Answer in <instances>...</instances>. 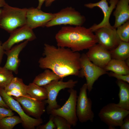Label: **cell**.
<instances>
[{
    "label": "cell",
    "instance_id": "obj_22",
    "mask_svg": "<svg viewBox=\"0 0 129 129\" xmlns=\"http://www.w3.org/2000/svg\"><path fill=\"white\" fill-rule=\"evenodd\" d=\"M109 51L112 59L125 61L129 59V42L121 40L116 48Z\"/></svg>",
    "mask_w": 129,
    "mask_h": 129
},
{
    "label": "cell",
    "instance_id": "obj_15",
    "mask_svg": "<svg viewBox=\"0 0 129 129\" xmlns=\"http://www.w3.org/2000/svg\"><path fill=\"white\" fill-rule=\"evenodd\" d=\"M118 0H110L109 6L107 0H101L97 2L90 3L84 5L85 7L90 9L98 7L101 10L103 13L104 17L101 22L98 24H94L89 28L92 32H93L97 29L102 27L111 25L109 22L110 17Z\"/></svg>",
    "mask_w": 129,
    "mask_h": 129
},
{
    "label": "cell",
    "instance_id": "obj_16",
    "mask_svg": "<svg viewBox=\"0 0 129 129\" xmlns=\"http://www.w3.org/2000/svg\"><path fill=\"white\" fill-rule=\"evenodd\" d=\"M86 54L94 64L103 69L112 59L109 51L98 43L89 48Z\"/></svg>",
    "mask_w": 129,
    "mask_h": 129
},
{
    "label": "cell",
    "instance_id": "obj_30",
    "mask_svg": "<svg viewBox=\"0 0 129 129\" xmlns=\"http://www.w3.org/2000/svg\"><path fill=\"white\" fill-rule=\"evenodd\" d=\"M107 74L109 76L115 77L117 80L122 81L129 83V74L123 75L116 73L112 72L108 73Z\"/></svg>",
    "mask_w": 129,
    "mask_h": 129
},
{
    "label": "cell",
    "instance_id": "obj_36",
    "mask_svg": "<svg viewBox=\"0 0 129 129\" xmlns=\"http://www.w3.org/2000/svg\"><path fill=\"white\" fill-rule=\"evenodd\" d=\"M6 3L5 0H0V16L2 11V9L1 8L3 7Z\"/></svg>",
    "mask_w": 129,
    "mask_h": 129
},
{
    "label": "cell",
    "instance_id": "obj_29",
    "mask_svg": "<svg viewBox=\"0 0 129 129\" xmlns=\"http://www.w3.org/2000/svg\"><path fill=\"white\" fill-rule=\"evenodd\" d=\"M54 116L50 114L48 121L46 124L39 125L38 126V129H56V127L53 120Z\"/></svg>",
    "mask_w": 129,
    "mask_h": 129
},
{
    "label": "cell",
    "instance_id": "obj_5",
    "mask_svg": "<svg viewBox=\"0 0 129 129\" xmlns=\"http://www.w3.org/2000/svg\"><path fill=\"white\" fill-rule=\"evenodd\" d=\"M54 18L48 22L45 27H49L60 25L81 26L86 20L85 17L72 7L62 9L54 13Z\"/></svg>",
    "mask_w": 129,
    "mask_h": 129
},
{
    "label": "cell",
    "instance_id": "obj_11",
    "mask_svg": "<svg viewBox=\"0 0 129 129\" xmlns=\"http://www.w3.org/2000/svg\"><path fill=\"white\" fill-rule=\"evenodd\" d=\"M94 32L97 43L109 51L116 48L121 41L117 33L116 29L111 25L99 28Z\"/></svg>",
    "mask_w": 129,
    "mask_h": 129
},
{
    "label": "cell",
    "instance_id": "obj_7",
    "mask_svg": "<svg viewBox=\"0 0 129 129\" xmlns=\"http://www.w3.org/2000/svg\"><path fill=\"white\" fill-rule=\"evenodd\" d=\"M78 82L77 81L72 79H70L66 82L63 81L62 79L57 80L43 86L46 89L47 92V98L44 101L46 104H48L47 111L48 114L52 110L60 107L56 100L59 91L65 88H73Z\"/></svg>",
    "mask_w": 129,
    "mask_h": 129
},
{
    "label": "cell",
    "instance_id": "obj_13",
    "mask_svg": "<svg viewBox=\"0 0 129 129\" xmlns=\"http://www.w3.org/2000/svg\"><path fill=\"white\" fill-rule=\"evenodd\" d=\"M54 16V13L44 12L37 8H27L26 25L32 29L39 27H45Z\"/></svg>",
    "mask_w": 129,
    "mask_h": 129
},
{
    "label": "cell",
    "instance_id": "obj_33",
    "mask_svg": "<svg viewBox=\"0 0 129 129\" xmlns=\"http://www.w3.org/2000/svg\"><path fill=\"white\" fill-rule=\"evenodd\" d=\"M2 44L0 41V66L2 62L4 55L5 54V51L3 48Z\"/></svg>",
    "mask_w": 129,
    "mask_h": 129
},
{
    "label": "cell",
    "instance_id": "obj_24",
    "mask_svg": "<svg viewBox=\"0 0 129 129\" xmlns=\"http://www.w3.org/2000/svg\"><path fill=\"white\" fill-rule=\"evenodd\" d=\"M27 86L24 84L22 79L17 77H14L4 89L5 92L12 89L18 90L21 91L24 96L27 94Z\"/></svg>",
    "mask_w": 129,
    "mask_h": 129
},
{
    "label": "cell",
    "instance_id": "obj_34",
    "mask_svg": "<svg viewBox=\"0 0 129 129\" xmlns=\"http://www.w3.org/2000/svg\"><path fill=\"white\" fill-rule=\"evenodd\" d=\"M0 107H4L7 108H10L3 101L2 97L0 95Z\"/></svg>",
    "mask_w": 129,
    "mask_h": 129
},
{
    "label": "cell",
    "instance_id": "obj_6",
    "mask_svg": "<svg viewBox=\"0 0 129 129\" xmlns=\"http://www.w3.org/2000/svg\"><path fill=\"white\" fill-rule=\"evenodd\" d=\"M80 62L81 69L78 76L85 77L87 90L90 93L92 89L95 82L100 76L108 73L104 69L97 66L91 61L86 54L81 55Z\"/></svg>",
    "mask_w": 129,
    "mask_h": 129
},
{
    "label": "cell",
    "instance_id": "obj_21",
    "mask_svg": "<svg viewBox=\"0 0 129 129\" xmlns=\"http://www.w3.org/2000/svg\"><path fill=\"white\" fill-rule=\"evenodd\" d=\"M60 79H61L53 71L46 69L36 76L32 82L39 86H43L54 80Z\"/></svg>",
    "mask_w": 129,
    "mask_h": 129
},
{
    "label": "cell",
    "instance_id": "obj_26",
    "mask_svg": "<svg viewBox=\"0 0 129 129\" xmlns=\"http://www.w3.org/2000/svg\"><path fill=\"white\" fill-rule=\"evenodd\" d=\"M14 77L12 71L0 66V88L4 89Z\"/></svg>",
    "mask_w": 129,
    "mask_h": 129
},
{
    "label": "cell",
    "instance_id": "obj_32",
    "mask_svg": "<svg viewBox=\"0 0 129 129\" xmlns=\"http://www.w3.org/2000/svg\"><path fill=\"white\" fill-rule=\"evenodd\" d=\"M121 129H129V115H127L124 119L123 123L120 127Z\"/></svg>",
    "mask_w": 129,
    "mask_h": 129
},
{
    "label": "cell",
    "instance_id": "obj_10",
    "mask_svg": "<svg viewBox=\"0 0 129 129\" xmlns=\"http://www.w3.org/2000/svg\"><path fill=\"white\" fill-rule=\"evenodd\" d=\"M68 91L70 96L65 104L58 108L52 110L49 114L62 117L71 126L74 127L76 125L78 120L76 111L77 92L73 88L69 89Z\"/></svg>",
    "mask_w": 129,
    "mask_h": 129
},
{
    "label": "cell",
    "instance_id": "obj_35",
    "mask_svg": "<svg viewBox=\"0 0 129 129\" xmlns=\"http://www.w3.org/2000/svg\"><path fill=\"white\" fill-rule=\"evenodd\" d=\"M56 0H45V5L46 7H48L51 5L52 3Z\"/></svg>",
    "mask_w": 129,
    "mask_h": 129
},
{
    "label": "cell",
    "instance_id": "obj_31",
    "mask_svg": "<svg viewBox=\"0 0 129 129\" xmlns=\"http://www.w3.org/2000/svg\"><path fill=\"white\" fill-rule=\"evenodd\" d=\"M14 114L11 109L0 107V120L5 117L13 116Z\"/></svg>",
    "mask_w": 129,
    "mask_h": 129
},
{
    "label": "cell",
    "instance_id": "obj_28",
    "mask_svg": "<svg viewBox=\"0 0 129 129\" xmlns=\"http://www.w3.org/2000/svg\"><path fill=\"white\" fill-rule=\"evenodd\" d=\"M53 116V120L56 126V129H71V126L65 118L59 116Z\"/></svg>",
    "mask_w": 129,
    "mask_h": 129
},
{
    "label": "cell",
    "instance_id": "obj_8",
    "mask_svg": "<svg viewBox=\"0 0 129 129\" xmlns=\"http://www.w3.org/2000/svg\"><path fill=\"white\" fill-rule=\"evenodd\" d=\"M87 88L86 83L80 89L77 99L76 111L78 120L81 123L89 121L92 122L94 114L92 110V101L87 96Z\"/></svg>",
    "mask_w": 129,
    "mask_h": 129
},
{
    "label": "cell",
    "instance_id": "obj_17",
    "mask_svg": "<svg viewBox=\"0 0 129 129\" xmlns=\"http://www.w3.org/2000/svg\"><path fill=\"white\" fill-rule=\"evenodd\" d=\"M29 41L25 40L21 43L14 46L10 49L5 51L7 59L4 66L16 74L18 73V69L20 63L19 55L27 44Z\"/></svg>",
    "mask_w": 129,
    "mask_h": 129
},
{
    "label": "cell",
    "instance_id": "obj_18",
    "mask_svg": "<svg viewBox=\"0 0 129 129\" xmlns=\"http://www.w3.org/2000/svg\"><path fill=\"white\" fill-rule=\"evenodd\" d=\"M129 0H118L113 15L115 18L113 26L116 28L129 20Z\"/></svg>",
    "mask_w": 129,
    "mask_h": 129
},
{
    "label": "cell",
    "instance_id": "obj_20",
    "mask_svg": "<svg viewBox=\"0 0 129 129\" xmlns=\"http://www.w3.org/2000/svg\"><path fill=\"white\" fill-rule=\"evenodd\" d=\"M106 71L123 75L129 74V65L125 61L112 59L104 68Z\"/></svg>",
    "mask_w": 129,
    "mask_h": 129
},
{
    "label": "cell",
    "instance_id": "obj_14",
    "mask_svg": "<svg viewBox=\"0 0 129 129\" xmlns=\"http://www.w3.org/2000/svg\"><path fill=\"white\" fill-rule=\"evenodd\" d=\"M36 38L33 29L26 25L18 28L10 33L8 39L2 44L5 51L10 49L16 44L25 40L33 41Z\"/></svg>",
    "mask_w": 129,
    "mask_h": 129
},
{
    "label": "cell",
    "instance_id": "obj_9",
    "mask_svg": "<svg viewBox=\"0 0 129 129\" xmlns=\"http://www.w3.org/2000/svg\"><path fill=\"white\" fill-rule=\"evenodd\" d=\"M0 95L9 108L19 115L22 121V125L24 128L34 129L43 123V120L41 118H33L27 115L20 103L11 96L7 95L4 89L0 88Z\"/></svg>",
    "mask_w": 129,
    "mask_h": 129
},
{
    "label": "cell",
    "instance_id": "obj_37",
    "mask_svg": "<svg viewBox=\"0 0 129 129\" xmlns=\"http://www.w3.org/2000/svg\"><path fill=\"white\" fill-rule=\"evenodd\" d=\"M38 5L37 8L38 9H41L42 6L45 0H38Z\"/></svg>",
    "mask_w": 129,
    "mask_h": 129
},
{
    "label": "cell",
    "instance_id": "obj_3",
    "mask_svg": "<svg viewBox=\"0 0 129 129\" xmlns=\"http://www.w3.org/2000/svg\"><path fill=\"white\" fill-rule=\"evenodd\" d=\"M3 7L0 16V28L10 33L26 25L27 8L12 7L6 3Z\"/></svg>",
    "mask_w": 129,
    "mask_h": 129
},
{
    "label": "cell",
    "instance_id": "obj_1",
    "mask_svg": "<svg viewBox=\"0 0 129 129\" xmlns=\"http://www.w3.org/2000/svg\"><path fill=\"white\" fill-rule=\"evenodd\" d=\"M81 55L68 48L57 47L45 43L43 57L38 61L39 66L42 69L50 70L62 80L70 75L78 76Z\"/></svg>",
    "mask_w": 129,
    "mask_h": 129
},
{
    "label": "cell",
    "instance_id": "obj_4",
    "mask_svg": "<svg viewBox=\"0 0 129 129\" xmlns=\"http://www.w3.org/2000/svg\"><path fill=\"white\" fill-rule=\"evenodd\" d=\"M129 114V111L113 103H108L100 110L98 115L101 120L109 129H113L122 125L124 118Z\"/></svg>",
    "mask_w": 129,
    "mask_h": 129
},
{
    "label": "cell",
    "instance_id": "obj_2",
    "mask_svg": "<svg viewBox=\"0 0 129 129\" xmlns=\"http://www.w3.org/2000/svg\"><path fill=\"white\" fill-rule=\"evenodd\" d=\"M55 38L58 47L68 48L75 52L88 49L97 43L93 32L82 26L63 27Z\"/></svg>",
    "mask_w": 129,
    "mask_h": 129
},
{
    "label": "cell",
    "instance_id": "obj_19",
    "mask_svg": "<svg viewBox=\"0 0 129 129\" xmlns=\"http://www.w3.org/2000/svg\"><path fill=\"white\" fill-rule=\"evenodd\" d=\"M117 84L119 88V100L117 104L122 108L129 111V85L124 81L117 80Z\"/></svg>",
    "mask_w": 129,
    "mask_h": 129
},
{
    "label": "cell",
    "instance_id": "obj_25",
    "mask_svg": "<svg viewBox=\"0 0 129 129\" xmlns=\"http://www.w3.org/2000/svg\"><path fill=\"white\" fill-rule=\"evenodd\" d=\"M22 123L19 116L13 115L5 117L0 120V129H12L16 125Z\"/></svg>",
    "mask_w": 129,
    "mask_h": 129
},
{
    "label": "cell",
    "instance_id": "obj_27",
    "mask_svg": "<svg viewBox=\"0 0 129 129\" xmlns=\"http://www.w3.org/2000/svg\"><path fill=\"white\" fill-rule=\"evenodd\" d=\"M116 31L121 40L129 42V20L117 27Z\"/></svg>",
    "mask_w": 129,
    "mask_h": 129
},
{
    "label": "cell",
    "instance_id": "obj_12",
    "mask_svg": "<svg viewBox=\"0 0 129 129\" xmlns=\"http://www.w3.org/2000/svg\"><path fill=\"white\" fill-rule=\"evenodd\" d=\"M21 105L26 113L36 118H40L45 111L44 101H41L31 97L27 94L13 98Z\"/></svg>",
    "mask_w": 129,
    "mask_h": 129
},
{
    "label": "cell",
    "instance_id": "obj_23",
    "mask_svg": "<svg viewBox=\"0 0 129 129\" xmlns=\"http://www.w3.org/2000/svg\"><path fill=\"white\" fill-rule=\"evenodd\" d=\"M27 92L31 97L39 101H43L47 98L46 89L32 82L27 85Z\"/></svg>",
    "mask_w": 129,
    "mask_h": 129
}]
</instances>
